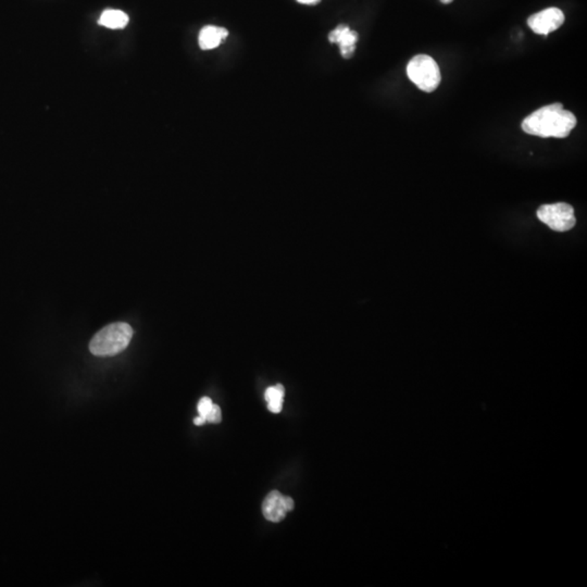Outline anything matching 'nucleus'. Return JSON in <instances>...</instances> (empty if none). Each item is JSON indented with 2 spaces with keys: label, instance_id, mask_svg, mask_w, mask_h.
I'll return each instance as SVG.
<instances>
[{
  "label": "nucleus",
  "instance_id": "nucleus-1",
  "mask_svg": "<svg viewBox=\"0 0 587 587\" xmlns=\"http://www.w3.org/2000/svg\"><path fill=\"white\" fill-rule=\"evenodd\" d=\"M577 117L561 104L540 108L522 122V130L530 135L543 139H566L577 126Z\"/></svg>",
  "mask_w": 587,
  "mask_h": 587
},
{
  "label": "nucleus",
  "instance_id": "nucleus-2",
  "mask_svg": "<svg viewBox=\"0 0 587 587\" xmlns=\"http://www.w3.org/2000/svg\"><path fill=\"white\" fill-rule=\"evenodd\" d=\"M133 336V329L124 322L109 324L100 330L89 343L91 354L98 357L117 355L128 347Z\"/></svg>",
  "mask_w": 587,
  "mask_h": 587
},
{
  "label": "nucleus",
  "instance_id": "nucleus-3",
  "mask_svg": "<svg viewBox=\"0 0 587 587\" xmlns=\"http://www.w3.org/2000/svg\"><path fill=\"white\" fill-rule=\"evenodd\" d=\"M407 76L415 87L426 93H432L441 83V71L433 58L417 55L407 65Z\"/></svg>",
  "mask_w": 587,
  "mask_h": 587
},
{
  "label": "nucleus",
  "instance_id": "nucleus-4",
  "mask_svg": "<svg viewBox=\"0 0 587 587\" xmlns=\"http://www.w3.org/2000/svg\"><path fill=\"white\" fill-rule=\"evenodd\" d=\"M538 218L544 225L556 232H566L573 229L577 223L573 207L566 203L543 205L538 208Z\"/></svg>",
  "mask_w": 587,
  "mask_h": 587
},
{
  "label": "nucleus",
  "instance_id": "nucleus-5",
  "mask_svg": "<svg viewBox=\"0 0 587 587\" xmlns=\"http://www.w3.org/2000/svg\"><path fill=\"white\" fill-rule=\"evenodd\" d=\"M564 22V14L560 9L548 8L535 13L527 19V25L534 33L540 35H548L556 31Z\"/></svg>",
  "mask_w": 587,
  "mask_h": 587
},
{
  "label": "nucleus",
  "instance_id": "nucleus-6",
  "mask_svg": "<svg viewBox=\"0 0 587 587\" xmlns=\"http://www.w3.org/2000/svg\"><path fill=\"white\" fill-rule=\"evenodd\" d=\"M329 41L334 44H338L343 57L350 58L355 52L356 43L358 42L357 32L352 31L349 26L341 24L336 29L330 33Z\"/></svg>",
  "mask_w": 587,
  "mask_h": 587
},
{
  "label": "nucleus",
  "instance_id": "nucleus-7",
  "mask_svg": "<svg viewBox=\"0 0 587 587\" xmlns=\"http://www.w3.org/2000/svg\"><path fill=\"white\" fill-rule=\"evenodd\" d=\"M262 512H264V518L269 521L275 522V523L282 521L288 512L285 496L277 491L271 492L264 499V504H262Z\"/></svg>",
  "mask_w": 587,
  "mask_h": 587
},
{
  "label": "nucleus",
  "instance_id": "nucleus-8",
  "mask_svg": "<svg viewBox=\"0 0 587 587\" xmlns=\"http://www.w3.org/2000/svg\"><path fill=\"white\" fill-rule=\"evenodd\" d=\"M229 36V32L220 26L207 25L199 33L198 42L201 49L217 48Z\"/></svg>",
  "mask_w": 587,
  "mask_h": 587
},
{
  "label": "nucleus",
  "instance_id": "nucleus-9",
  "mask_svg": "<svg viewBox=\"0 0 587 587\" xmlns=\"http://www.w3.org/2000/svg\"><path fill=\"white\" fill-rule=\"evenodd\" d=\"M98 23L111 30L124 29L128 24V16L126 12L115 9H108L102 12Z\"/></svg>",
  "mask_w": 587,
  "mask_h": 587
},
{
  "label": "nucleus",
  "instance_id": "nucleus-10",
  "mask_svg": "<svg viewBox=\"0 0 587 587\" xmlns=\"http://www.w3.org/2000/svg\"><path fill=\"white\" fill-rule=\"evenodd\" d=\"M285 389L281 384H277L275 387H269L266 389L264 398L266 402H272V400H284Z\"/></svg>",
  "mask_w": 587,
  "mask_h": 587
},
{
  "label": "nucleus",
  "instance_id": "nucleus-11",
  "mask_svg": "<svg viewBox=\"0 0 587 587\" xmlns=\"http://www.w3.org/2000/svg\"><path fill=\"white\" fill-rule=\"evenodd\" d=\"M207 422L220 423L222 420L221 409L218 404H212V408L206 417Z\"/></svg>",
  "mask_w": 587,
  "mask_h": 587
},
{
  "label": "nucleus",
  "instance_id": "nucleus-12",
  "mask_svg": "<svg viewBox=\"0 0 587 587\" xmlns=\"http://www.w3.org/2000/svg\"><path fill=\"white\" fill-rule=\"evenodd\" d=\"M212 404H212L211 400L208 398V397L201 398V400H199L198 406H197V408H198L199 415H203V417H206L209 411L211 410Z\"/></svg>",
  "mask_w": 587,
  "mask_h": 587
},
{
  "label": "nucleus",
  "instance_id": "nucleus-13",
  "mask_svg": "<svg viewBox=\"0 0 587 587\" xmlns=\"http://www.w3.org/2000/svg\"><path fill=\"white\" fill-rule=\"evenodd\" d=\"M268 408L271 413H281L283 408V400H272V402H268Z\"/></svg>",
  "mask_w": 587,
  "mask_h": 587
},
{
  "label": "nucleus",
  "instance_id": "nucleus-14",
  "mask_svg": "<svg viewBox=\"0 0 587 587\" xmlns=\"http://www.w3.org/2000/svg\"><path fill=\"white\" fill-rule=\"evenodd\" d=\"M285 501H286L287 510H288V511H292L294 507H295V503H294L292 498H290L288 496H285Z\"/></svg>",
  "mask_w": 587,
  "mask_h": 587
},
{
  "label": "nucleus",
  "instance_id": "nucleus-15",
  "mask_svg": "<svg viewBox=\"0 0 587 587\" xmlns=\"http://www.w3.org/2000/svg\"><path fill=\"white\" fill-rule=\"evenodd\" d=\"M206 422L207 419L206 417H203V415H198V417H195V419H194V424H195V426H203V424H205V423Z\"/></svg>",
  "mask_w": 587,
  "mask_h": 587
},
{
  "label": "nucleus",
  "instance_id": "nucleus-16",
  "mask_svg": "<svg viewBox=\"0 0 587 587\" xmlns=\"http://www.w3.org/2000/svg\"><path fill=\"white\" fill-rule=\"evenodd\" d=\"M298 3H303V5H316L320 0H297Z\"/></svg>",
  "mask_w": 587,
  "mask_h": 587
},
{
  "label": "nucleus",
  "instance_id": "nucleus-17",
  "mask_svg": "<svg viewBox=\"0 0 587 587\" xmlns=\"http://www.w3.org/2000/svg\"><path fill=\"white\" fill-rule=\"evenodd\" d=\"M452 0H441V3H445V5L452 3Z\"/></svg>",
  "mask_w": 587,
  "mask_h": 587
}]
</instances>
